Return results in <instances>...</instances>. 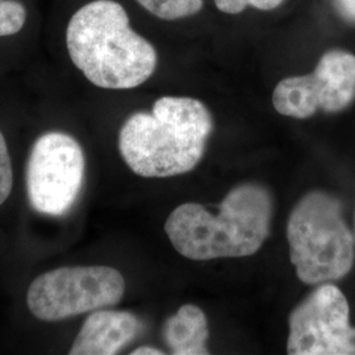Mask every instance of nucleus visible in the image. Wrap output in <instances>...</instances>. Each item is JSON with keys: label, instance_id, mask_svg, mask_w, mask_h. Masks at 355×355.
Wrapping results in <instances>:
<instances>
[{"label": "nucleus", "instance_id": "obj_1", "mask_svg": "<svg viewBox=\"0 0 355 355\" xmlns=\"http://www.w3.org/2000/svg\"><path fill=\"white\" fill-rule=\"evenodd\" d=\"M272 211L270 191L245 183L229 192L217 212L200 204L179 205L166 220V234L178 253L192 261L249 257L266 241Z\"/></svg>", "mask_w": 355, "mask_h": 355}, {"label": "nucleus", "instance_id": "obj_2", "mask_svg": "<svg viewBox=\"0 0 355 355\" xmlns=\"http://www.w3.org/2000/svg\"><path fill=\"white\" fill-rule=\"evenodd\" d=\"M73 64L96 87L129 89L155 71L152 44L132 29L124 7L114 0H94L79 8L66 29Z\"/></svg>", "mask_w": 355, "mask_h": 355}, {"label": "nucleus", "instance_id": "obj_3", "mask_svg": "<svg viewBox=\"0 0 355 355\" xmlns=\"http://www.w3.org/2000/svg\"><path fill=\"white\" fill-rule=\"evenodd\" d=\"M214 120L193 98L164 96L152 114H132L120 130L119 149L129 168L142 178L186 174L203 158Z\"/></svg>", "mask_w": 355, "mask_h": 355}, {"label": "nucleus", "instance_id": "obj_4", "mask_svg": "<svg viewBox=\"0 0 355 355\" xmlns=\"http://www.w3.org/2000/svg\"><path fill=\"white\" fill-rule=\"evenodd\" d=\"M287 240L292 265L305 284L343 279L354 263V240L345 221L343 203L327 192L312 191L295 205Z\"/></svg>", "mask_w": 355, "mask_h": 355}, {"label": "nucleus", "instance_id": "obj_5", "mask_svg": "<svg viewBox=\"0 0 355 355\" xmlns=\"http://www.w3.org/2000/svg\"><path fill=\"white\" fill-rule=\"evenodd\" d=\"M124 292L125 280L114 267H61L32 282L26 304L38 320L51 322L119 304Z\"/></svg>", "mask_w": 355, "mask_h": 355}, {"label": "nucleus", "instance_id": "obj_6", "mask_svg": "<svg viewBox=\"0 0 355 355\" xmlns=\"http://www.w3.org/2000/svg\"><path fill=\"white\" fill-rule=\"evenodd\" d=\"M85 168V153L74 137L62 132L38 137L26 165L31 207L41 215H64L80 193Z\"/></svg>", "mask_w": 355, "mask_h": 355}, {"label": "nucleus", "instance_id": "obj_7", "mask_svg": "<svg viewBox=\"0 0 355 355\" xmlns=\"http://www.w3.org/2000/svg\"><path fill=\"white\" fill-rule=\"evenodd\" d=\"M354 98L355 55L331 49L322 54L313 73L280 80L272 94V104L283 116L308 119L318 111L341 112Z\"/></svg>", "mask_w": 355, "mask_h": 355}, {"label": "nucleus", "instance_id": "obj_8", "mask_svg": "<svg viewBox=\"0 0 355 355\" xmlns=\"http://www.w3.org/2000/svg\"><path fill=\"white\" fill-rule=\"evenodd\" d=\"M343 291L320 284L292 311L287 353L291 355H355V328Z\"/></svg>", "mask_w": 355, "mask_h": 355}, {"label": "nucleus", "instance_id": "obj_9", "mask_svg": "<svg viewBox=\"0 0 355 355\" xmlns=\"http://www.w3.org/2000/svg\"><path fill=\"white\" fill-rule=\"evenodd\" d=\"M141 329L140 320L130 312L98 309L82 325L69 354H117L139 336Z\"/></svg>", "mask_w": 355, "mask_h": 355}, {"label": "nucleus", "instance_id": "obj_10", "mask_svg": "<svg viewBox=\"0 0 355 355\" xmlns=\"http://www.w3.org/2000/svg\"><path fill=\"white\" fill-rule=\"evenodd\" d=\"M208 336V321L196 305L180 306L174 316L167 318L164 327L166 345L175 355L209 354Z\"/></svg>", "mask_w": 355, "mask_h": 355}, {"label": "nucleus", "instance_id": "obj_11", "mask_svg": "<svg viewBox=\"0 0 355 355\" xmlns=\"http://www.w3.org/2000/svg\"><path fill=\"white\" fill-rule=\"evenodd\" d=\"M146 11L162 19L178 20L200 12L203 0H136Z\"/></svg>", "mask_w": 355, "mask_h": 355}, {"label": "nucleus", "instance_id": "obj_12", "mask_svg": "<svg viewBox=\"0 0 355 355\" xmlns=\"http://www.w3.org/2000/svg\"><path fill=\"white\" fill-rule=\"evenodd\" d=\"M24 6L16 0H0V37L19 33L26 24Z\"/></svg>", "mask_w": 355, "mask_h": 355}, {"label": "nucleus", "instance_id": "obj_13", "mask_svg": "<svg viewBox=\"0 0 355 355\" xmlns=\"http://www.w3.org/2000/svg\"><path fill=\"white\" fill-rule=\"evenodd\" d=\"M13 175L11 158L7 142L0 132V205L4 203L12 191Z\"/></svg>", "mask_w": 355, "mask_h": 355}, {"label": "nucleus", "instance_id": "obj_14", "mask_svg": "<svg viewBox=\"0 0 355 355\" xmlns=\"http://www.w3.org/2000/svg\"><path fill=\"white\" fill-rule=\"evenodd\" d=\"M216 7L221 12L237 15L243 11V0H215Z\"/></svg>", "mask_w": 355, "mask_h": 355}, {"label": "nucleus", "instance_id": "obj_15", "mask_svg": "<svg viewBox=\"0 0 355 355\" xmlns=\"http://www.w3.org/2000/svg\"><path fill=\"white\" fill-rule=\"evenodd\" d=\"M336 3L345 17L355 21V0H336Z\"/></svg>", "mask_w": 355, "mask_h": 355}, {"label": "nucleus", "instance_id": "obj_16", "mask_svg": "<svg viewBox=\"0 0 355 355\" xmlns=\"http://www.w3.org/2000/svg\"><path fill=\"white\" fill-rule=\"evenodd\" d=\"M132 355H162L164 352L155 349V347H149V346H141L139 349H136L135 352L130 353Z\"/></svg>", "mask_w": 355, "mask_h": 355}]
</instances>
